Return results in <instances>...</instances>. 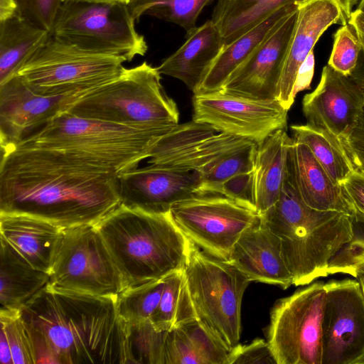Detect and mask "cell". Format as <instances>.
I'll list each match as a JSON object with an SVG mask.
<instances>
[{"instance_id":"obj_13","label":"cell","mask_w":364,"mask_h":364,"mask_svg":"<svg viewBox=\"0 0 364 364\" xmlns=\"http://www.w3.org/2000/svg\"><path fill=\"white\" fill-rule=\"evenodd\" d=\"M322 364H364V291L355 278L325 283Z\"/></svg>"},{"instance_id":"obj_16","label":"cell","mask_w":364,"mask_h":364,"mask_svg":"<svg viewBox=\"0 0 364 364\" xmlns=\"http://www.w3.org/2000/svg\"><path fill=\"white\" fill-rule=\"evenodd\" d=\"M254 141L218 132L194 121L178 124L154 148L149 164L176 166L201 174L228 154Z\"/></svg>"},{"instance_id":"obj_38","label":"cell","mask_w":364,"mask_h":364,"mask_svg":"<svg viewBox=\"0 0 364 364\" xmlns=\"http://www.w3.org/2000/svg\"><path fill=\"white\" fill-rule=\"evenodd\" d=\"M362 46L354 28L342 25L333 35V44L328 65L337 72L349 76L356 67Z\"/></svg>"},{"instance_id":"obj_21","label":"cell","mask_w":364,"mask_h":364,"mask_svg":"<svg viewBox=\"0 0 364 364\" xmlns=\"http://www.w3.org/2000/svg\"><path fill=\"white\" fill-rule=\"evenodd\" d=\"M228 262L250 282L277 285L283 289L293 284L282 256L280 240L261 217L240 237Z\"/></svg>"},{"instance_id":"obj_26","label":"cell","mask_w":364,"mask_h":364,"mask_svg":"<svg viewBox=\"0 0 364 364\" xmlns=\"http://www.w3.org/2000/svg\"><path fill=\"white\" fill-rule=\"evenodd\" d=\"M166 364H225L230 349L196 318L168 331Z\"/></svg>"},{"instance_id":"obj_40","label":"cell","mask_w":364,"mask_h":364,"mask_svg":"<svg viewBox=\"0 0 364 364\" xmlns=\"http://www.w3.org/2000/svg\"><path fill=\"white\" fill-rule=\"evenodd\" d=\"M364 274V237H354L330 262L328 274Z\"/></svg>"},{"instance_id":"obj_11","label":"cell","mask_w":364,"mask_h":364,"mask_svg":"<svg viewBox=\"0 0 364 364\" xmlns=\"http://www.w3.org/2000/svg\"><path fill=\"white\" fill-rule=\"evenodd\" d=\"M325 282H316L276 301L267 342L277 364H322Z\"/></svg>"},{"instance_id":"obj_43","label":"cell","mask_w":364,"mask_h":364,"mask_svg":"<svg viewBox=\"0 0 364 364\" xmlns=\"http://www.w3.org/2000/svg\"><path fill=\"white\" fill-rule=\"evenodd\" d=\"M341 186L353 207L354 221L364 225V171L356 168Z\"/></svg>"},{"instance_id":"obj_24","label":"cell","mask_w":364,"mask_h":364,"mask_svg":"<svg viewBox=\"0 0 364 364\" xmlns=\"http://www.w3.org/2000/svg\"><path fill=\"white\" fill-rule=\"evenodd\" d=\"M186 38L181 46L156 68L161 74L182 81L194 93L225 43L211 19L186 34Z\"/></svg>"},{"instance_id":"obj_35","label":"cell","mask_w":364,"mask_h":364,"mask_svg":"<svg viewBox=\"0 0 364 364\" xmlns=\"http://www.w3.org/2000/svg\"><path fill=\"white\" fill-rule=\"evenodd\" d=\"M166 277L122 291L117 297L119 316L126 322L150 321L160 304Z\"/></svg>"},{"instance_id":"obj_51","label":"cell","mask_w":364,"mask_h":364,"mask_svg":"<svg viewBox=\"0 0 364 364\" xmlns=\"http://www.w3.org/2000/svg\"><path fill=\"white\" fill-rule=\"evenodd\" d=\"M357 9L360 10L364 13V0H360Z\"/></svg>"},{"instance_id":"obj_7","label":"cell","mask_w":364,"mask_h":364,"mask_svg":"<svg viewBox=\"0 0 364 364\" xmlns=\"http://www.w3.org/2000/svg\"><path fill=\"white\" fill-rule=\"evenodd\" d=\"M135 22L125 3L65 0L50 34L84 50L131 61L148 49Z\"/></svg>"},{"instance_id":"obj_49","label":"cell","mask_w":364,"mask_h":364,"mask_svg":"<svg viewBox=\"0 0 364 364\" xmlns=\"http://www.w3.org/2000/svg\"><path fill=\"white\" fill-rule=\"evenodd\" d=\"M355 33H356V34H357V36H358V39L360 40V43H361V46H362V52H363V55H364V36H363L361 33H358V32H357V31H355Z\"/></svg>"},{"instance_id":"obj_28","label":"cell","mask_w":364,"mask_h":364,"mask_svg":"<svg viewBox=\"0 0 364 364\" xmlns=\"http://www.w3.org/2000/svg\"><path fill=\"white\" fill-rule=\"evenodd\" d=\"M1 310H21L48 283L50 274L18 257L0 240Z\"/></svg>"},{"instance_id":"obj_36","label":"cell","mask_w":364,"mask_h":364,"mask_svg":"<svg viewBox=\"0 0 364 364\" xmlns=\"http://www.w3.org/2000/svg\"><path fill=\"white\" fill-rule=\"evenodd\" d=\"M257 144L253 141L228 154L208 171L199 174L198 195H219V188L227 179L240 173L252 171Z\"/></svg>"},{"instance_id":"obj_1","label":"cell","mask_w":364,"mask_h":364,"mask_svg":"<svg viewBox=\"0 0 364 364\" xmlns=\"http://www.w3.org/2000/svg\"><path fill=\"white\" fill-rule=\"evenodd\" d=\"M119 205L116 174L45 149L1 150L0 213L65 228L96 225Z\"/></svg>"},{"instance_id":"obj_20","label":"cell","mask_w":364,"mask_h":364,"mask_svg":"<svg viewBox=\"0 0 364 364\" xmlns=\"http://www.w3.org/2000/svg\"><path fill=\"white\" fill-rule=\"evenodd\" d=\"M364 95L357 84L328 64L315 90L302 100L307 124L323 129L343 144L361 121Z\"/></svg>"},{"instance_id":"obj_47","label":"cell","mask_w":364,"mask_h":364,"mask_svg":"<svg viewBox=\"0 0 364 364\" xmlns=\"http://www.w3.org/2000/svg\"><path fill=\"white\" fill-rule=\"evenodd\" d=\"M355 31L364 36V13L356 9L352 11L348 22Z\"/></svg>"},{"instance_id":"obj_41","label":"cell","mask_w":364,"mask_h":364,"mask_svg":"<svg viewBox=\"0 0 364 364\" xmlns=\"http://www.w3.org/2000/svg\"><path fill=\"white\" fill-rule=\"evenodd\" d=\"M241 363L277 364V361L268 342L257 338L250 343L237 344L230 350L225 364Z\"/></svg>"},{"instance_id":"obj_46","label":"cell","mask_w":364,"mask_h":364,"mask_svg":"<svg viewBox=\"0 0 364 364\" xmlns=\"http://www.w3.org/2000/svg\"><path fill=\"white\" fill-rule=\"evenodd\" d=\"M18 14L17 0H0V21Z\"/></svg>"},{"instance_id":"obj_34","label":"cell","mask_w":364,"mask_h":364,"mask_svg":"<svg viewBox=\"0 0 364 364\" xmlns=\"http://www.w3.org/2000/svg\"><path fill=\"white\" fill-rule=\"evenodd\" d=\"M126 323L127 363L166 364L168 331H157L150 321Z\"/></svg>"},{"instance_id":"obj_14","label":"cell","mask_w":364,"mask_h":364,"mask_svg":"<svg viewBox=\"0 0 364 364\" xmlns=\"http://www.w3.org/2000/svg\"><path fill=\"white\" fill-rule=\"evenodd\" d=\"M193 121L257 143L287 129L288 111L277 100H256L222 92L193 95Z\"/></svg>"},{"instance_id":"obj_44","label":"cell","mask_w":364,"mask_h":364,"mask_svg":"<svg viewBox=\"0 0 364 364\" xmlns=\"http://www.w3.org/2000/svg\"><path fill=\"white\" fill-rule=\"evenodd\" d=\"M343 145L355 168L364 171V122L360 121Z\"/></svg>"},{"instance_id":"obj_22","label":"cell","mask_w":364,"mask_h":364,"mask_svg":"<svg viewBox=\"0 0 364 364\" xmlns=\"http://www.w3.org/2000/svg\"><path fill=\"white\" fill-rule=\"evenodd\" d=\"M286 178L310 208L341 212L354 218L353 207L341 185L331 178L306 145L292 137L287 151Z\"/></svg>"},{"instance_id":"obj_25","label":"cell","mask_w":364,"mask_h":364,"mask_svg":"<svg viewBox=\"0 0 364 364\" xmlns=\"http://www.w3.org/2000/svg\"><path fill=\"white\" fill-rule=\"evenodd\" d=\"M291 139L287 129H280L257 144L252 173L255 208L259 215L271 208L279 198Z\"/></svg>"},{"instance_id":"obj_4","label":"cell","mask_w":364,"mask_h":364,"mask_svg":"<svg viewBox=\"0 0 364 364\" xmlns=\"http://www.w3.org/2000/svg\"><path fill=\"white\" fill-rule=\"evenodd\" d=\"M259 216L279 239L295 286L327 277L331 259L355 237L354 220L350 215L310 208L286 175L277 200Z\"/></svg>"},{"instance_id":"obj_2","label":"cell","mask_w":364,"mask_h":364,"mask_svg":"<svg viewBox=\"0 0 364 364\" xmlns=\"http://www.w3.org/2000/svg\"><path fill=\"white\" fill-rule=\"evenodd\" d=\"M117 297L47 284L21 315L57 364H127V323L117 312Z\"/></svg>"},{"instance_id":"obj_10","label":"cell","mask_w":364,"mask_h":364,"mask_svg":"<svg viewBox=\"0 0 364 364\" xmlns=\"http://www.w3.org/2000/svg\"><path fill=\"white\" fill-rule=\"evenodd\" d=\"M48 284L102 296H117L125 289L95 225L62 228Z\"/></svg>"},{"instance_id":"obj_9","label":"cell","mask_w":364,"mask_h":364,"mask_svg":"<svg viewBox=\"0 0 364 364\" xmlns=\"http://www.w3.org/2000/svg\"><path fill=\"white\" fill-rule=\"evenodd\" d=\"M121 57L95 53L49 36L16 75L35 92L60 96L89 92L122 75Z\"/></svg>"},{"instance_id":"obj_18","label":"cell","mask_w":364,"mask_h":364,"mask_svg":"<svg viewBox=\"0 0 364 364\" xmlns=\"http://www.w3.org/2000/svg\"><path fill=\"white\" fill-rule=\"evenodd\" d=\"M87 92L43 95L33 91L18 75L0 85L1 149L16 146Z\"/></svg>"},{"instance_id":"obj_50","label":"cell","mask_w":364,"mask_h":364,"mask_svg":"<svg viewBox=\"0 0 364 364\" xmlns=\"http://www.w3.org/2000/svg\"><path fill=\"white\" fill-rule=\"evenodd\" d=\"M88 1H119L122 3H125L127 4H129V0H88Z\"/></svg>"},{"instance_id":"obj_19","label":"cell","mask_w":364,"mask_h":364,"mask_svg":"<svg viewBox=\"0 0 364 364\" xmlns=\"http://www.w3.org/2000/svg\"><path fill=\"white\" fill-rule=\"evenodd\" d=\"M296 18L297 5L232 72L219 92L256 100H277L282 66Z\"/></svg>"},{"instance_id":"obj_5","label":"cell","mask_w":364,"mask_h":364,"mask_svg":"<svg viewBox=\"0 0 364 364\" xmlns=\"http://www.w3.org/2000/svg\"><path fill=\"white\" fill-rule=\"evenodd\" d=\"M174 127L139 129L65 111L16 146L53 151L118 176L149 159Z\"/></svg>"},{"instance_id":"obj_17","label":"cell","mask_w":364,"mask_h":364,"mask_svg":"<svg viewBox=\"0 0 364 364\" xmlns=\"http://www.w3.org/2000/svg\"><path fill=\"white\" fill-rule=\"evenodd\" d=\"M196 171L149 164L117 176L119 205L150 213H165L173 205L198 193Z\"/></svg>"},{"instance_id":"obj_37","label":"cell","mask_w":364,"mask_h":364,"mask_svg":"<svg viewBox=\"0 0 364 364\" xmlns=\"http://www.w3.org/2000/svg\"><path fill=\"white\" fill-rule=\"evenodd\" d=\"M1 331L8 341L14 364H36V345L21 310H0Z\"/></svg>"},{"instance_id":"obj_32","label":"cell","mask_w":364,"mask_h":364,"mask_svg":"<svg viewBox=\"0 0 364 364\" xmlns=\"http://www.w3.org/2000/svg\"><path fill=\"white\" fill-rule=\"evenodd\" d=\"M197 318L183 269L166 278L160 304L150 319L159 331H168Z\"/></svg>"},{"instance_id":"obj_39","label":"cell","mask_w":364,"mask_h":364,"mask_svg":"<svg viewBox=\"0 0 364 364\" xmlns=\"http://www.w3.org/2000/svg\"><path fill=\"white\" fill-rule=\"evenodd\" d=\"M65 0H17L18 14L35 26L51 33Z\"/></svg>"},{"instance_id":"obj_6","label":"cell","mask_w":364,"mask_h":364,"mask_svg":"<svg viewBox=\"0 0 364 364\" xmlns=\"http://www.w3.org/2000/svg\"><path fill=\"white\" fill-rule=\"evenodd\" d=\"M161 79L157 68L144 61L85 94L67 111L139 129L171 128L178 124L179 111Z\"/></svg>"},{"instance_id":"obj_29","label":"cell","mask_w":364,"mask_h":364,"mask_svg":"<svg viewBox=\"0 0 364 364\" xmlns=\"http://www.w3.org/2000/svg\"><path fill=\"white\" fill-rule=\"evenodd\" d=\"M50 36L19 14L0 21V85L16 75Z\"/></svg>"},{"instance_id":"obj_8","label":"cell","mask_w":364,"mask_h":364,"mask_svg":"<svg viewBox=\"0 0 364 364\" xmlns=\"http://www.w3.org/2000/svg\"><path fill=\"white\" fill-rule=\"evenodd\" d=\"M183 271L197 318L232 350L239 344L242 300L250 282L191 240Z\"/></svg>"},{"instance_id":"obj_12","label":"cell","mask_w":364,"mask_h":364,"mask_svg":"<svg viewBox=\"0 0 364 364\" xmlns=\"http://www.w3.org/2000/svg\"><path fill=\"white\" fill-rule=\"evenodd\" d=\"M170 214L193 243L226 262L240 237L260 217L255 208L217 194L195 195L177 202Z\"/></svg>"},{"instance_id":"obj_27","label":"cell","mask_w":364,"mask_h":364,"mask_svg":"<svg viewBox=\"0 0 364 364\" xmlns=\"http://www.w3.org/2000/svg\"><path fill=\"white\" fill-rule=\"evenodd\" d=\"M296 7L295 2L280 8L237 40L225 46L193 94L220 91L232 72L250 56L274 26Z\"/></svg>"},{"instance_id":"obj_42","label":"cell","mask_w":364,"mask_h":364,"mask_svg":"<svg viewBox=\"0 0 364 364\" xmlns=\"http://www.w3.org/2000/svg\"><path fill=\"white\" fill-rule=\"evenodd\" d=\"M218 194L246 204L256 210L252 171L236 174L220 186Z\"/></svg>"},{"instance_id":"obj_45","label":"cell","mask_w":364,"mask_h":364,"mask_svg":"<svg viewBox=\"0 0 364 364\" xmlns=\"http://www.w3.org/2000/svg\"><path fill=\"white\" fill-rule=\"evenodd\" d=\"M349 77L357 84L364 95V55L361 50L356 67ZM361 121L364 122V107Z\"/></svg>"},{"instance_id":"obj_48","label":"cell","mask_w":364,"mask_h":364,"mask_svg":"<svg viewBox=\"0 0 364 364\" xmlns=\"http://www.w3.org/2000/svg\"><path fill=\"white\" fill-rule=\"evenodd\" d=\"M354 277L359 281L364 291V274L358 273L354 276Z\"/></svg>"},{"instance_id":"obj_33","label":"cell","mask_w":364,"mask_h":364,"mask_svg":"<svg viewBox=\"0 0 364 364\" xmlns=\"http://www.w3.org/2000/svg\"><path fill=\"white\" fill-rule=\"evenodd\" d=\"M214 0H129L128 6L132 17L139 22L148 15L175 23L186 31L194 30L196 21L205 7Z\"/></svg>"},{"instance_id":"obj_30","label":"cell","mask_w":364,"mask_h":364,"mask_svg":"<svg viewBox=\"0 0 364 364\" xmlns=\"http://www.w3.org/2000/svg\"><path fill=\"white\" fill-rule=\"evenodd\" d=\"M297 0H217L211 21L229 45L280 8Z\"/></svg>"},{"instance_id":"obj_23","label":"cell","mask_w":364,"mask_h":364,"mask_svg":"<svg viewBox=\"0 0 364 364\" xmlns=\"http://www.w3.org/2000/svg\"><path fill=\"white\" fill-rule=\"evenodd\" d=\"M62 228L42 218L0 213V240L22 261L50 274Z\"/></svg>"},{"instance_id":"obj_15","label":"cell","mask_w":364,"mask_h":364,"mask_svg":"<svg viewBox=\"0 0 364 364\" xmlns=\"http://www.w3.org/2000/svg\"><path fill=\"white\" fill-rule=\"evenodd\" d=\"M297 18L277 87V100L289 111L299 72L322 34L333 24L348 22L355 0H297Z\"/></svg>"},{"instance_id":"obj_31","label":"cell","mask_w":364,"mask_h":364,"mask_svg":"<svg viewBox=\"0 0 364 364\" xmlns=\"http://www.w3.org/2000/svg\"><path fill=\"white\" fill-rule=\"evenodd\" d=\"M292 139L306 145L331 178L341 185L355 169L341 140L309 124L291 125Z\"/></svg>"},{"instance_id":"obj_3","label":"cell","mask_w":364,"mask_h":364,"mask_svg":"<svg viewBox=\"0 0 364 364\" xmlns=\"http://www.w3.org/2000/svg\"><path fill=\"white\" fill-rule=\"evenodd\" d=\"M95 225L125 289L184 268L190 240L170 211L156 213L119 205Z\"/></svg>"}]
</instances>
